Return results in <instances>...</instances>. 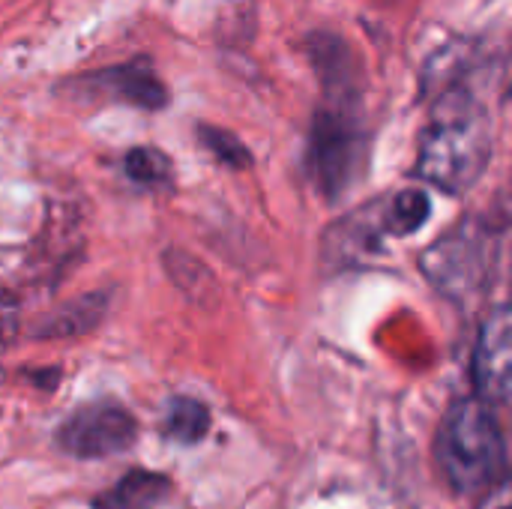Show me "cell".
Masks as SVG:
<instances>
[{
	"mask_svg": "<svg viewBox=\"0 0 512 509\" xmlns=\"http://www.w3.org/2000/svg\"><path fill=\"white\" fill-rule=\"evenodd\" d=\"M492 159V114L468 87H447L420 138L417 177L450 192H468Z\"/></svg>",
	"mask_w": 512,
	"mask_h": 509,
	"instance_id": "cell-1",
	"label": "cell"
},
{
	"mask_svg": "<svg viewBox=\"0 0 512 509\" xmlns=\"http://www.w3.org/2000/svg\"><path fill=\"white\" fill-rule=\"evenodd\" d=\"M438 465L447 483L468 498L507 483V438L495 408L480 399L459 402L438 435Z\"/></svg>",
	"mask_w": 512,
	"mask_h": 509,
	"instance_id": "cell-2",
	"label": "cell"
},
{
	"mask_svg": "<svg viewBox=\"0 0 512 509\" xmlns=\"http://www.w3.org/2000/svg\"><path fill=\"white\" fill-rule=\"evenodd\" d=\"M492 264H495L492 231L477 222H462L423 255V273L432 279L438 291L456 300L480 294Z\"/></svg>",
	"mask_w": 512,
	"mask_h": 509,
	"instance_id": "cell-3",
	"label": "cell"
},
{
	"mask_svg": "<svg viewBox=\"0 0 512 509\" xmlns=\"http://www.w3.org/2000/svg\"><path fill=\"white\" fill-rule=\"evenodd\" d=\"M363 165V132L345 108H324L312 132V168L327 198L345 192Z\"/></svg>",
	"mask_w": 512,
	"mask_h": 509,
	"instance_id": "cell-4",
	"label": "cell"
},
{
	"mask_svg": "<svg viewBox=\"0 0 512 509\" xmlns=\"http://www.w3.org/2000/svg\"><path fill=\"white\" fill-rule=\"evenodd\" d=\"M135 417L114 402H93L78 408L57 432L60 450L78 459H105L135 444Z\"/></svg>",
	"mask_w": 512,
	"mask_h": 509,
	"instance_id": "cell-5",
	"label": "cell"
},
{
	"mask_svg": "<svg viewBox=\"0 0 512 509\" xmlns=\"http://www.w3.org/2000/svg\"><path fill=\"white\" fill-rule=\"evenodd\" d=\"M474 387L477 399L489 408H501L510 402V372H512V327L510 309L498 306L483 330L480 342L474 348Z\"/></svg>",
	"mask_w": 512,
	"mask_h": 509,
	"instance_id": "cell-6",
	"label": "cell"
},
{
	"mask_svg": "<svg viewBox=\"0 0 512 509\" xmlns=\"http://www.w3.org/2000/svg\"><path fill=\"white\" fill-rule=\"evenodd\" d=\"M102 81V90L108 93H117L120 99L132 102V105H141V108H162L168 102V93H165V84L156 78V72L144 63H126V66H117L111 72H102L99 75Z\"/></svg>",
	"mask_w": 512,
	"mask_h": 509,
	"instance_id": "cell-7",
	"label": "cell"
},
{
	"mask_svg": "<svg viewBox=\"0 0 512 509\" xmlns=\"http://www.w3.org/2000/svg\"><path fill=\"white\" fill-rule=\"evenodd\" d=\"M171 492L168 477L150 471L126 474L108 495L96 501V509H156Z\"/></svg>",
	"mask_w": 512,
	"mask_h": 509,
	"instance_id": "cell-8",
	"label": "cell"
},
{
	"mask_svg": "<svg viewBox=\"0 0 512 509\" xmlns=\"http://www.w3.org/2000/svg\"><path fill=\"white\" fill-rule=\"evenodd\" d=\"M210 429V411L195 399H171L165 414V432L180 444H195Z\"/></svg>",
	"mask_w": 512,
	"mask_h": 509,
	"instance_id": "cell-9",
	"label": "cell"
},
{
	"mask_svg": "<svg viewBox=\"0 0 512 509\" xmlns=\"http://www.w3.org/2000/svg\"><path fill=\"white\" fill-rule=\"evenodd\" d=\"M126 174L141 186H162L171 180V162L156 147H135L126 156Z\"/></svg>",
	"mask_w": 512,
	"mask_h": 509,
	"instance_id": "cell-10",
	"label": "cell"
},
{
	"mask_svg": "<svg viewBox=\"0 0 512 509\" xmlns=\"http://www.w3.org/2000/svg\"><path fill=\"white\" fill-rule=\"evenodd\" d=\"M201 138H204V144L222 159V162H228V165H234V168H243V165H249V153H246V147L231 135V132H222V129H210V126H204L201 129Z\"/></svg>",
	"mask_w": 512,
	"mask_h": 509,
	"instance_id": "cell-11",
	"label": "cell"
},
{
	"mask_svg": "<svg viewBox=\"0 0 512 509\" xmlns=\"http://www.w3.org/2000/svg\"><path fill=\"white\" fill-rule=\"evenodd\" d=\"M18 336V303L0 291V354L15 342Z\"/></svg>",
	"mask_w": 512,
	"mask_h": 509,
	"instance_id": "cell-12",
	"label": "cell"
}]
</instances>
